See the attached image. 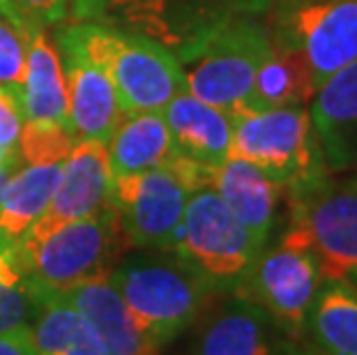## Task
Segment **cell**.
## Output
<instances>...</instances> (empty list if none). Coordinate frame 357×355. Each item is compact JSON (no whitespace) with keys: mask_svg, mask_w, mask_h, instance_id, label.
I'll return each mask as SVG.
<instances>
[{"mask_svg":"<svg viewBox=\"0 0 357 355\" xmlns=\"http://www.w3.org/2000/svg\"><path fill=\"white\" fill-rule=\"evenodd\" d=\"M109 279L139 328L159 349L192 330L205 309L224 296L173 252L123 256Z\"/></svg>","mask_w":357,"mask_h":355,"instance_id":"1","label":"cell"},{"mask_svg":"<svg viewBox=\"0 0 357 355\" xmlns=\"http://www.w3.org/2000/svg\"><path fill=\"white\" fill-rule=\"evenodd\" d=\"M58 47L104 67L127 116L164 111L173 97L187 90L180 58L143 35L100 24H74L58 33Z\"/></svg>","mask_w":357,"mask_h":355,"instance_id":"2","label":"cell"},{"mask_svg":"<svg viewBox=\"0 0 357 355\" xmlns=\"http://www.w3.org/2000/svg\"><path fill=\"white\" fill-rule=\"evenodd\" d=\"M129 249L132 247L111 201V206L100 213L53 231L42 243L17 247V254L35 291L53 298L93 279L109 277Z\"/></svg>","mask_w":357,"mask_h":355,"instance_id":"3","label":"cell"},{"mask_svg":"<svg viewBox=\"0 0 357 355\" xmlns=\"http://www.w3.org/2000/svg\"><path fill=\"white\" fill-rule=\"evenodd\" d=\"M231 157L254 164L286 194L307 192L330 176L309 107L233 116Z\"/></svg>","mask_w":357,"mask_h":355,"instance_id":"4","label":"cell"},{"mask_svg":"<svg viewBox=\"0 0 357 355\" xmlns=\"http://www.w3.org/2000/svg\"><path fill=\"white\" fill-rule=\"evenodd\" d=\"M215 169L176 155L157 169L113 178L111 201L129 247L173 252L189 196L210 185Z\"/></svg>","mask_w":357,"mask_h":355,"instance_id":"5","label":"cell"},{"mask_svg":"<svg viewBox=\"0 0 357 355\" xmlns=\"http://www.w3.org/2000/svg\"><path fill=\"white\" fill-rule=\"evenodd\" d=\"M270 51V33L261 21L252 17L224 21L185 49L180 65L187 93L229 116H238Z\"/></svg>","mask_w":357,"mask_h":355,"instance_id":"6","label":"cell"},{"mask_svg":"<svg viewBox=\"0 0 357 355\" xmlns=\"http://www.w3.org/2000/svg\"><path fill=\"white\" fill-rule=\"evenodd\" d=\"M212 187L192 192L173 254L217 293H235L263 252Z\"/></svg>","mask_w":357,"mask_h":355,"instance_id":"7","label":"cell"},{"mask_svg":"<svg viewBox=\"0 0 357 355\" xmlns=\"http://www.w3.org/2000/svg\"><path fill=\"white\" fill-rule=\"evenodd\" d=\"M265 28L305 60L318 88L357 60V0H275Z\"/></svg>","mask_w":357,"mask_h":355,"instance_id":"8","label":"cell"},{"mask_svg":"<svg viewBox=\"0 0 357 355\" xmlns=\"http://www.w3.org/2000/svg\"><path fill=\"white\" fill-rule=\"evenodd\" d=\"M323 273L314 252L288 233H281L275 247H265L238 296L249 300L268 316L286 339H305L307 319Z\"/></svg>","mask_w":357,"mask_h":355,"instance_id":"9","label":"cell"},{"mask_svg":"<svg viewBox=\"0 0 357 355\" xmlns=\"http://www.w3.org/2000/svg\"><path fill=\"white\" fill-rule=\"evenodd\" d=\"M288 236L314 252L323 279L357 275V180L330 176L307 192L288 194Z\"/></svg>","mask_w":357,"mask_h":355,"instance_id":"10","label":"cell"},{"mask_svg":"<svg viewBox=\"0 0 357 355\" xmlns=\"http://www.w3.org/2000/svg\"><path fill=\"white\" fill-rule=\"evenodd\" d=\"M113 173L109 164V148L104 141H77L63 162V176L51 203L42 217L30 226L19 247L42 243L53 231L86 219L111 206Z\"/></svg>","mask_w":357,"mask_h":355,"instance_id":"11","label":"cell"},{"mask_svg":"<svg viewBox=\"0 0 357 355\" xmlns=\"http://www.w3.org/2000/svg\"><path fill=\"white\" fill-rule=\"evenodd\" d=\"M192 330L189 355H277V328L238 293H224V300L212 302Z\"/></svg>","mask_w":357,"mask_h":355,"instance_id":"12","label":"cell"},{"mask_svg":"<svg viewBox=\"0 0 357 355\" xmlns=\"http://www.w3.org/2000/svg\"><path fill=\"white\" fill-rule=\"evenodd\" d=\"M58 54L65 72L70 127L74 139L109 143L113 132L127 116L111 77L104 67L83 58L77 51L58 47Z\"/></svg>","mask_w":357,"mask_h":355,"instance_id":"13","label":"cell"},{"mask_svg":"<svg viewBox=\"0 0 357 355\" xmlns=\"http://www.w3.org/2000/svg\"><path fill=\"white\" fill-rule=\"evenodd\" d=\"M309 113L328 171H357V60L321 83Z\"/></svg>","mask_w":357,"mask_h":355,"instance_id":"14","label":"cell"},{"mask_svg":"<svg viewBox=\"0 0 357 355\" xmlns=\"http://www.w3.org/2000/svg\"><path fill=\"white\" fill-rule=\"evenodd\" d=\"M173 150L189 162L215 169L231 157L233 116L182 90L164 107Z\"/></svg>","mask_w":357,"mask_h":355,"instance_id":"15","label":"cell"},{"mask_svg":"<svg viewBox=\"0 0 357 355\" xmlns=\"http://www.w3.org/2000/svg\"><path fill=\"white\" fill-rule=\"evenodd\" d=\"M210 187L222 196L226 208L252 233L256 243L268 247L281 194H284L275 180H270L254 164L240 157H229L212 171Z\"/></svg>","mask_w":357,"mask_h":355,"instance_id":"16","label":"cell"},{"mask_svg":"<svg viewBox=\"0 0 357 355\" xmlns=\"http://www.w3.org/2000/svg\"><path fill=\"white\" fill-rule=\"evenodd\" d=\"M100 335L109 355H162V349L139 328L109 277L93 279L63 296Z\"/></svg>","mask_w":357,"mask_h":355,"instance_id":"17","label":"cell"},{"mask_svg":"<svg viewBox=\"0 0 357 355\" xmlns=\"http://www.w3.org/2000/svg\"><path fill=\"white\" fill-rule=\"evenodd\" d=\"M21 113H24V123L70 127V104H67L63 63H60L58 47H53L47 37V30L42 28H33L28 33V60Z\"/></svg>","mask_w":357,"mask_h":355,"instance_id":"18","label":"cell"},{"mask_svg":"<svg viewBox=\"0 0 357 355\" xmlns=\"http://www.w3.org/2000/svg\"><path fill=\"white\" fill-rule=\"evenodd\" d=\"M60 176L63 164H24L12 171L0 192V243L19 247L51 203Z\"/></svg>","mask_w":357,"mask_h":355,"instance_id":"19","label":"cell"},{"mask_svg":"<svg viewBox=\"0 0 357 355\" xmlns=\"http://www.w3.org/2000/svg\"><path fill=\"white\" fill-rule=\"evenodd\" d=\"M113 178L132 176L169 164L176 157L162 111L129 113L106 143Z\"/></svg>","mask_w":357,"mask_h":355,"instance_id":"20","label":"cell"},{"mask_svg":"<svg viewBox=\"0 0 357 355\" xmlns=\"http://www.w3.org/2000/svg\"><path fill=\"white\" fill-rule=\"evenodd\" d=\"M169 5L171 0H72V19L143 35L176 49L182 47V40L169 21Z\"/></svg>","mask_w":357,"mask_h":355,"instance_id":"21","label":"cell"},{"mask_svg":"<svg viewBox=\"0 0 357 355\" xmlns=\"http://www.w3.org/2000/svg\"><path fill=\"white\" fill-rule=\"evenodd\" d=\"M305 339L332 355H357V289L348 279H323Z\"/></svg>","mask_w":357,"mask_h":355,"instance_id":"22","label":"cell"},{"mask_svg":"<svg viewBox=\"0 0 357 355\" xmlns=\"http://www.w3.org/2000/svg\"><path fill=\"white\" fill-rule=\"evenodd\" d=\"M316 81L309 65L295 51L272 42L270 56L256 72L252 93L242 113L286 107H309L316 95Z\"/></svg>","mask_w":357,"mask_h":355,"instance_id":"23","label":"cell"},{"mask_svg":"<svg viewBox=\"0 0 357 355\" xmlns=\"http://www.w3.org/2000/svg\"><path fill=\"white\" fill-rule=\"evenodd\" d=\"M35 355H109L95 328L63 296L42 302L30 323Z\"/></svg>","mask_w":357,"mask_h":355,"instance_id":"24","label":"cell"},{"mask_svg":"<svg viewBox=\"0 0 357 355\" xmlns=\"http://www.w3.org/2000/svg\"><path fill=\"white\" fill-rule=\"evenodd\" d=\"M77 139L70 127L24 123L19 134V157L24 164H63Z\"/></svg>","mask_w":357,"mask_h":355,"instance_id":"25","label":"cell"},{"mask_svg":"<svg viewBox=\"0 0 357 355\" xmlns=\"http://www.w3.org/2000/svg\"><path fill=\"white\" fill-rule=\"evenodd\" d=\"M28 33L0 12V90L21 107L26 83Z\"/></svg>","mask_w":357,"mask_h":355,"instance_id":"26","label":"cell"},{"mask_svg":"<svg viewBox=\"0 0 357 355\" xmlns=\"http://www.w3.org/2000/svg\"><path fill=\"white\" fill-rule=\"evenodd\" d=\"M0 12L24 30H47L72 19V0H0Z\"/></svg>","mask_w":357,"mask_h":355,"instance_id":"27","label":"cell"},{"mask_svg":"<svg viewBox=\"0 0 357 355\" xmlns=\"http://www.w3.org/2000/svg\"><path fill=\"white\" fill-rule=\"evenodd\" d=\"M21 127H24L21 107L10 95L0 90V155L17 164H21V157H19Z\"/></svg>","mask_w":357,"mask_h":355,"instance_id":"28","label":"cell"},{"mask_svg":"<svg viewBox=\"0 0 357 355\" xmlns=\"http://www.w3.org/2000/svg\"><path fill=\"white\" fill-rule=\"evenodd\" d=\"M0 355H35L30 326L0 332Z\"/></svg>","mask_w":357,"mask_h":355,"instance_id":"29","label":"cell"},{"mask_svg":"<svg viewBox=\"0 0 357 355\" xmlns=\"http://www.w3.org/2000/svg\"><path fill=\"white\" fill-rule=\"evenodd\" d=\"M277 355H332V353H325L321 349H316V346L309 344L307 339H300V342L284 339V342L277 346Z\"/></svg>","mask_w":357,"mask_h":355,"instance_id":"30","label":"cell"},{"mask_svg":"<svg viewBox=\"0 0 357 355\" xmlns=\"http://www.w3.org/2000/svg\"><path fill=\"white\" fill-rule=\"evenodd\" d=\"M14 169H19V164H17V162H10L7 157L0 155V192H3V187H5V183H7V178L12 176V171H14Z\"/></svg>","mask_w":357,"mask_h":355,"instance_id":"31","label":"cell"},{"mask_svg":"<svg viewBox=\"0 0 357 355\" xmlns=\"http://www.w3.org/2000/svg\"><path fill=\"white\" fill-rule=\"evenodd\" d=\"M348 282H351V284H353V286H355V289H357V275H353V277H351V279H348Z\"/></svg>","mask_w":357,"mask_h":355,"instance_id":"32","label":"cell"},{"mask_svg":"<svg viewBox=\"0 0 357 355\" xmlns=\"http://www.w3.org/2000/svg\"><path fill=\"white\" fill-rule=\"evenodd\" d=\"M351 178H353V180H357V173H353V176H351Z\"/></svg>","mask_w":357,"mask_h":355,"instance_id":"33","label":"cell"}]
</instances>
